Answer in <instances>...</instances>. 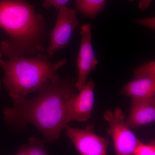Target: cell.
I'll list each match as a JSON object with an SVG mask.
<instances>
[{
  "instance_id": "obj_1",
  "label": "cell",
  "mask_w": 155,
  "mask_h": 155,
  "mask_svg": "<svg viewBox=\"0 0 155 155\" xmlns=\"http://www.w3.org/2000/svg\"><path fill=\"white\" fill-rule=\"evenodd\" d=\"M76 81L69 77L49 81L38 90L36 97L13 99L12 107L3 110L6 123L22 127L28 122L40 130L45 141L53 143L58 140L68 125L67 108L77 95Z\"/></svg>"
},
{
  "instance_id": "obj_2",
  "label": "cell",
  "mask_w": 155,
  "mask_h": 155,
  "mask_svg": "<svg viewBox=\"0 0 155 155\" xmlns=\"http://www.w3.org/2000/svg\"><path fill=\"white\" fill-rule=\"evenodd\" d=\"M35 8L25 0H0V28L9 37L2 41L1 51L8 58L44 52L47 24L43 15L36 14Z\"/></svg>"
},
{
  "instance_id": "obj_3",
  "label": "cell",
  "mask_w": 155,
  "mask_h": 155,
  "mask_svg": "<svg viewBox=\"0 0 155 155\" xmlns=\"http://www.w3.org/2000/svg\"><path fill=\"white\" fill-rule=\"evenodd\" d=\"M48 58L46 54L39 53L33 57L10 58L8 61L0 59L3 84L13 99L37 91L46 81L60 78L58 71L67 60L53 63Z\"/></svg>"
},
{
  "instance_id": "obj_4",
  "label": "cell",
  "mask_w": 155,
  "mask_h": 155,
  "mask_svg": "<svg viewBox=\"0 0 155 155\" xmlns=\"http://www.w3.org/2000/svg\"><path fill=\"white\" fill-rule=\"evenodd\" d=\"M125 118L119 108L114 111L107 110L103 116L109 124L107 133L113 138L117 155H133L135 149L142 142L128 127Z\"/></svg>"
},
{
  "instance_id": "obj_5",
  "label": "cell",
  "mask_w": 155,
  "mask_h": 155,
  "mask_svg": "<svg viewBox=\"0 0 155 155\" xmlns=\"http://www.w3.org/2000/svg\"><path fill=\"white\" fill-rule=\"evenodd\" d=\"M80 25L77 12L66 6L58 10L54 28L50 33V42L47 51L48 57L65 48L73 32Z\"/></svg>"
},
{
  "instance_id": "obj_6",
  "label": "cell",
  "mask_w": 155,
  "mask_h": 155,
  "mask_svg": "<svg viewBox=\"0 0 155 155\" xmlns=\"http://www.w3.org/2000/svg\"><path fill=\"white\" fill-rule=\"evenodd\" d=\"M66 134L81 155H107L109 139L94 133L91 126L86 129L66 128Z\"/></svg>"
},
{
  "instance_id": "obj_7",
  "label": "cell",
  "mask_w": 155,
  "mask_h": 155,
  "mask_svg": "<svg viewBox=\"0 0 155 155\" xmlns=\"http://www.w3.org/2000/svg\"><path fill=\"white\" fill-rule=\"evenodd\" d=\"M91 27V23L81 27V45L76 60L78 72L76 86L79 91L85 86L89 75L98 64L92 45Z\"/></svg>"
},
{
  "instance_id": "obj_8",
  "label": "cell",
  "mask_w": 155,
  "mask_h": 155,
  "mask_svg": "<svg viewBox=\"0 0 155 155\" xmlns=\"http://www.w3.org/2000/svg\"><path fill=\"white\" fill-rule=\"evenodd\" d=\"M134 79L122 87L121 94L131 98L155 97V70L142 65L134 70Z\"/></svg>"
},
{
  "instance_id": "obj_9",
  "label": "cell",
  "mask_w": 155,
  "mask_h": 155,
  "mask_svg": "<svg viewBox=\"0 0 155 155\" xmlns=\"http://www.w3.org/2000/svg\"><path fill=\"white\" fill-rule=\"evenodd\" d=\"M94 81L91 79L71 101L67 108L68 123L72 121L85 122L91 118L94 104Z\"/></svg>"
},
{
  "instance_id": "obj_10",
  "label": "cell",
  "mask_w": 155,
  "mask_h": 155,
  "mask_svg": "<svg viewBox=\"0 0 155 155\" xmlns=\"http://www.w3.org/2000/svg\"><path fill=\"white\" fill-rule=\"evenodd\" d=\"M155 120V97L132 98L126 124L129 128L137 129Z\"/></svg>"
},
{
  "instance_id": "obj_11",
  "label": "cell",
  "mask_w": 155,
  "mask_h": 155,
  "mask_svg": "<svg viewBox=\"0 0 155 155\" xmlns=\"http://www.w3.org/2000/svg\"><path fill=\"white\" fill-rule=\"evenodd\" d=\"M107 0H75V8L81 14L94 19L105 8Z\"/></svg>"
},
{
  "instance_id": "obj_12",
  "label": "cell",
  "mask_w": 155,
  "mask_h": 155,
  "mask_svg": "<svg viewBox=\"0 0 155 155\" xmlns=\"http://www.w3.org/2000/svg\"><path fill=\"white\" fill-rule=\"evenodd\" d=\"M30 155H50L45 148V140L37 137H31L27 143Z\"/></svg>"
},
{
  "instance_id": "obj_13",
  "label": "cell",
  "mask_w": 155,
  "mask_h": 155,
  "mask_svg": "<svg viewBox=\"0 0 155 155\" xmlns=\"http://www.w3.org/2000/svg\"><path fill=\"white\" fill-rule=\"evenodd\" d=\"M134 155H155V143L152 140L149 144L141 143L137 147Z\"/></svg>"
},
{
  "instance_id": "obj_14",
  "label": "cell",
  "mask_w": 155,
  "mask_h": 155,
  "mask_svg": "<svg viewBox=\"0 0 155 155\" xmlns=\"http://www.w3.org/2000/svg\"><path fill=\"white\" fill-rule=\"evenodd\" d=\"M70 1L71 0H44L42 5L45 10H48L51 7H54L58 11L61 7L66 6Z\"/></svg>"
},
{
  "instance_id": "obj_15",
  "label": "cell",
  "mask_w": 155,
  "mask_h": 155,
  "mask_svg": "<svg viewBox=\"0 0 155 155\" xmlns=\"http://www.w3.org/2000/svg\"><path fill=\"white\" fill-rule=\"evenodd\" d=\"M136 22L143 26H145L147 28L155 30V17H152L144 19H137Z\"/></svg>"
},
{
  "instance_id": "obj_16",
  "label": "cell",
  "mask_w": 155,
  "mask_h": 155,
  "mask_svg": "<svg viewBox=\"0 0 155 155\" xmlns=\"http://www.w3.org/2000/svg\"><path fill=\"white\" fill-rule=\"evenodd\" d=\"M135 0H129L130 2H134ZM153 0H139L138 8L139 10L144 11L147 8Z\"/></svg>"
},
{
  "instance_id": "obj_17",
  "label": "cell",
  "mask_w": 155,
  "mask_h": 155,
  "mask_svg": "<svg viewBox=\"0 0 155 155\" xmlns=\"http://www.w3.org/2000/svg\"><path fill=\"white\" fill-rule=\"evenodd\" d=\"M14 155H30L28 144L22 145Z\"/></svg>"
},
{
  "instance_id": "obj_18",
  "label": "cell",
  "mask_w": 155,
  "mask_h": 155,
  "mask_svg": "<svg viewBox=\"0 0 155 155\" xmlns=\"http://www.w3.org/2000/svg\"><path fill=\"white\" fill-rule=\"evenodd\" d=\"M3 56V53L2 52V51H1V50H0V59H1L2 58V57Z\"/></svg>"
},
{
  "instance_id": "obj_19",
  "label": "cell",
  "mask_w": 155,
  "mask_h": 155,
  "mask_svg": "<svg viewBox=\"0 0 155 155\" xmlns=\"http://www.w3.org/2000/svg\"><path fill=\"white\" fill-rule=\"evenodd\" d=\"M1 83H2V82H1V81H0V87H1Z\"/></svg>"
}]
</instances>
